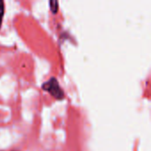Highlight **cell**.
I'll use <instances>...</instances> for the list:
<instances>
[{"label":"cell","mask_w":151,"mask_h":151,"mask_svg":"<svg viewBox=\"0 0 151 151\" xmlns=\"http://www.w3.org/2000/svg\"><path fill=\"white\" fill-rule=\"evenodd\" d=\"M42 88L47 92H49L53 97L58 100H62L65 97V94L61 87L59 86L56 78L52 77L48 81L44 82L42 86Z\"/></svg>","instance_id":"cell-1"},{"label":"cell","mask_w":151,"mask_h":151,"mask_svg":"<svg viewBox=\"0 0 151 151\" xmlns=\"http://www.w3.org/2000/svg\"><path fill=\"white\" fill-rule=\"evenodd\" d=\"M50 11L56 14L58 12V2L56 0H51L50 1Z\"/></svg>","instance_id":"cell-2"},{"label":"cell","mask_w":151,"mask_h":151,"mask_svg":"<svg viewBox=\"0 0 151 151\" xmlns=\"http://www.w3.org/2000/svg\"><path fill=\"white\" fill-rule=\"evenodd\" d=\"M4 2L0 0V28H1L2 21L4 18Z\"/></svg>","instance_id":"cell-3"}]
</instances>
